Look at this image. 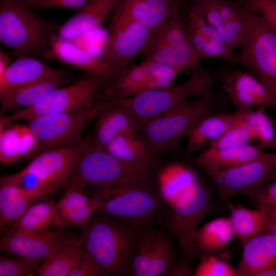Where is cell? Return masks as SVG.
<instances>
[{
  "mask_svg": "<svg viewBox=\"0 0 276 276\" xmlns=\"http://www.w3.org/2000/svg\"><path fill=\"white\" fill-rule=\"evenodd\" d=\"M81 227L82 248L106 275H129L139 229L99 212Z\"/></svg>",
  "mask_w": 276,
  "mask_h": 276,
  "instance_id": "cell-1",
  "label": "cell"
},
{
  "mask_svg": "<svg viewBox=\"0 0 276 276\" xmlns=\"http://www.w3.org/2000/svg\"><path fill=\"white\" fill-rule=\"evenodd\" d=\"M90 197L99 212L138 228L155 225L164 218L163 199L151 182L133 181L91 187Z\"/></svg>",
  "mask_w": 276,
  "mask_h": 276,
  "instance_id": "cell-2",
  "label": "cell"
},
{
  "mask_svg": "<svg viewBox=\"0 0 276 276\" xmlns=\"http://www.w3.org/2000/svg\"><path fill=\"white\" fill-rule=\"evenodd\" d=\"M57 28L18 0H0V42L17 58L51 55Z\"/></svg>",
  "mask_w": 276,
  "mask_h": 276,
  "instance_id": "cell-3",
  "label": "cell"
},
{
  "mask_svg": "<svg viewBox=\"0 0 276 276\" xmlns=\"http://www.w3.org/2000/svg\"><path fill=\"white\" fill-rule=\"evenodd\" d=\"M225 101L214 92L203 98L186 101L149 120L137 131L153 153L174 152L192 128L204 118L219 113Z\"/></svg>",
  "mask_w": 276,
  "mask_h": 276,
  "instance_id": "cell-4",
  "label": "cell"
},
{
  "mask_svg": "<svg viewBox=\"0 0 276 276\" xmlns=\"http://www.w3.org/2000/svg\"><path fill=\"white\" fill-rule=\"evenodd\" d=\"M217 80V75L199 64L192 68L188 78L180 84L145 91L124 100L111 101L123 105L130 110L138 131L149 120L183 102L211 95Z\"/></svg>",
  "mask_w": 276,
  "mask_h": 276,
  "instance_id": "cell-5",
  "label": "cell"
},
{
  "mask_svg": "<svg viewBox=\"0 0 276 276\" xmlns=\"http://www.w3.org/2000/svg\"><path fill=\"white\" fill-rule=\"evenodd\" d=\"M133 181L151 182L150 168L121 160L85 140L67 183L83 188Z\"/></svg>",
  "mask_w": 276,
  "mask_h": 276,
  "instance_id": "cell-6",
  "label": "cell"
},
{
  "mask_svg": "<svg viewBox=\"0 0 276 276\" xmlns=\"http://www.w3.org/2000/svg\"><path fill=\"white\" fill-rule=\"evenodd\" d=\"M211 199L208 189L198 181L169 207L163 219L190 266L202 254L195 236L210 208Z\"/></svg>",
  "mask_w": 276,
  "mask_h": 276,
  "instance_id": "cell-7",
  "label": "cell"
},
{
  "mask_svg": "<svg viewBox=\"0 0 276 276\" xmlns=\"http://www.w3.org/2000/svg\"><path fill=\"white\" fill-rule=\"evenodd\" d=\"M108 105L103 99L87 112L48 114L28 121L37 142L36 155L50 150L82 146L85 141L82 136L85 127Z\"/></svg>",
  "mask_w": 276,
  "mask_h": 276,
  "instance_id": "cell-8",
  "label": "cell"
},
{
  "mask_svg": "<svg viewBox=\"0 0 276 276\" xmlns=\"http://www.w3.org/2000/svg\"><path fill=\"white\" fill-rule=\"evenodd\" d=\"M240 48L236 64L255 75L276 99V30L258 14Z\"/></svg>",
  "mask_w": 276,
  "mask_h": 276,
  "instance_id": "cell-9",
  "label": "cell"
},
{
  "mask_svg": "<svg viewBox=\"0 0 276 276\" xmlns=\"http://www.w3.org/2000/svg\"><path fill=\"white\" fill-rule=\"evenodd\" d=\"M221 199L250 193L276 179V151L266 152L244 164L220 171L206 172Z\"/></svg>",
  "mask_w": 276,
  "mask_h": 276,
  "instance_id": "cell-10",
  "label": "cell"
},
{
  "mask_svg": "<svg viewBox=\"0 0 276 276\" xmlns=\"http://www.w3.org/2000/svg\"><path fill=\"white\" fill-rule=\"evenodd\" d=\"M82 146L50 150L36 155L25 168L16 173L21 186L26 190H36L59 188L67 183Z\"/></svg>",
  "mask_w": 276,
  "mask_h": 276,
  "instance_id": "cell-11",
  "label": "cell"
},
{
  "mask_svg": "<svg viewBox=\"0 0 276 276\" xmlns=\"http://www.w3.org/2000/svg\"><path fill=\"white\" fill-rule=\"evenodd\" d=\"M155 225L139 229L129 275H168L177 261V250L171 239Z\"/></svg>",
  "mask_w": 276,
  "mask_h": 276,
  "instance_id": "cell-12",
  "label": "cell"
},
{
  "mask_svg": "<svg viewBox=\"0 0 276 276\" xmlns=\"http://www.w3.org/2000/svg\"><path fill=\"white\" fill-rule=\"evenodd\" d=\"M104 80L100 77L92 75L65 87H59L35 105L15 113L13 119L29 121L48 114L87 112L93 107L96 93Z\"/></svg>",
  "mask_w": 276,
  "mask_h": 276,
  "instance_id": "cell-13",
  "label": "cell"
},
{
  "mask_svg": "<svg viewBox=\"0 0 276 276\" xmlns=\"http://www.w3.org/2000/svg\"><path fill=\"white\" fill-rule=\"evenodd\" d=\"M194 5L233 49L240 47L258 13L245 0H194Z\"/></svg>",
  "mask_w": 276,
  "mask_h": 276,
  "instance_id": "cell-14",
  "label": "cell"
},
{
  "mask_svg": "<svg viewBox=\"0 0 276 276\" xmlns=\"http://www.w3.org/2000/svg\"><path fill=\"white\" fill-rule=\"evenodd\" d=\"M154 40V33L148 26L129 19L112 18L101 58L112 65L125 68L139 54L148 52Z\"/></svg>",
  "mask_w": 276,
  "mask_h": 276,
  "instance_id": "cell-15",
  "label": "cell"
},
{
  "mask_svg": "<svg viewBox=\"0 0 276 276\" xmlns=\"http://www.w3.org/2000/svg\"><path fill=\"white\" fill-rule=\"evenodd\" d=\"M218 76L223 90L237 110L271 107L276 99L252 74L241 70L224 71Z\"/></svg>",
  "mask_w": 276,
  "mask_h": 276,
  "instance_id": "cell-16",
  "label": "cell"
},
{
  "mask_svg": "<svg viewBox=\"0 0 276 276\" xmlns=\"http://www.w3.org/2000/svg\"><path fill=\"white\" fill-rule=\"evenodd\" d=\"M185 27L188 37L200 60L217 58L236 64L237 53L207 22L194 4L188 11L187 24Z\"/></svg>",
  "mask_w": 276,
  "mask_h": 276,
  "instance_id": "cell-17",
  "label": "cell"
},
{
  "mask_svg": "<svg viewBox=\"0 0 276 276\" xmlns=\"http://www.w3.org/2000/svg\"><path fill=\"white\" fill-rule=\"evenodd\" d=\"M181 3V0H115L113 18L144 24L152 30L155 39L168 20L180 11Z\"/></svg>",
  "mask_w": 276,
  "mask_h": 276,
  "instance_id": "cell-18",
  "label": "cell"
},
{
  "mask_svg": "<svg viewBox=\"0 0 276 276\" xmlns=\"http://www.w3.org/2000/svg\"><path fill=\"white\" fill-rule=\"evenodd\" d=\"M67 236L63 229L43 234L6 233L0 240V249L8 255L32 260H44L50 256Z\"/></svg>",
  "mask_w": 276,
  "mask_h": 276,
  "instance_id": "cell-19",
  "label": "cell"
},
{
  "mask_svg": "<svg viewBox=\"0 0 276 276\" xmlns=\"http://www.w3.org/2000/svg\"><path fill=\"white\" fill-rule=\"evenodd\" d=\"M51 55L59 61L77 67L92 75L110 82L114 80L124 68L109 63L73 44L70 40L57 34L51 44Z\"/></svg>",
  "mask_w": 276,
  "mask_h": 276,
  "instance_id": "cell-20",
  "label": "cell"
},
{
  "mask_svg": "<svg viewBox=\"0 0 276 276\" xmlns=\"http://www.w3.org/2000/svg\"><path fill=\"white\" fill-rule=\"evenodd\" d=\"M83 187L71 186L55 204L53 227L64 229L73 226H81L98 211L99 202L84 193Z\"/></svg>",
  "mask_w": 276,
  "mask_h": 276,
  "instance_id": "cell-21",
  "label": "cell"
},
{
  "mask_svg": "<svg viewBox=\"0 0 276 276\" xmlns=\"http://www.w3.org/2000/svg\"><path fill=\"white\" fill-rule=\"evenodd\" d=\"M57 189L38 190L22 189L0 179V231L5 234L10 226L17 220L33 204Z\"/></svg>",
  "mask_w": 276,
  "mask_h": 276,
  "instance_id": "cell-22",
  "label": "cell"
},
{
  "mask_svg": "<svg viewBox=\"0 0 276 276\" xmlns=\"http://www.w3.org/2000/svg\"><path fill=\"white\" fill-rule=\"evenodd\" d=\"M107 101L108 106L97 117L95 130L91 139L95 145L105 149L118 136L137 132L130 110L118 102Z\"/></svg>",
  "mask_w": 276,
  "mask_h": 276,
  "instance_id": "cell-23",
  "label": "cell"
},
{
  "mask_svg": "<svg viewBox=\"0 0 276 276\" xmlns=\"http://www.w3.org/2000/svg\"><path fill=\"white\" fill-rule=\"evenodd\" d=\"M242 258L235 268L237 276H259L276 264V236L265 232L243 246Z\"/></svg>",
  "mask_w": 276,
  "mask_h": 276,
  "instance_id": "cell-24",
  "label": "cell"
},
{
  "mask_svg": "<svg viewBox=\"0 0 276 276\" xmlns=\"http://www.w3.org/2000/svg\"><path fill=\"white\" fill-rule=\"evenodd\" d=\"M115 0H88L78 11L61 26L57 34L71 40L100 28L110 13Z\"/></svg>",
  "mask_w": 276,
  "mask_h": 276,
  "instance_id": "cell-25",
  "label": "cell"
},
{
  "mask_svg": "<svg viewBox=\"0 0 276 276\" xmlns=\"http://www.w3.org/2000/svg\"><path fill=\"white\" fill-rule=\"evenodd\" d=\"M61 78H65L63 70L49 66L37 58L19 57L9 65L0 85V93L9 88Z\"/></svg>",
  "mask_w": 276,
  "mask_h": 276,
  "instance_id": "cell-26",
  "label": "cell"
},
{
  "mask_svg": "<svg viewBox=\"0 0 276 276\" xmlns=\"http://www.w3.org/2000/svg\"><path fill=\"white\" fill-rule=\"evenodd\" d=\"M266 152L249 143L220 150L208 148L198 156L189 158L194 165L204 172L234 168L253 160Z\"/></svg>",
  "mask_w": 276,
  "mask_h": 276,
  "instance_id": "cell-27",
  "label": "cell"
},
{
  "mask_svg": "<svg viewBox=\"0 0 276 276\" xmlns=\"http://www.w3.org/2000/svg\"><path fill=\"white\" fill-rule=\"evenodd\" d=\"M238 118L236 110L232 113H217L201 119L186 136V157L190 158L198 150L220 138L237 122Z\"/></svg>",
  "mask_w": 276,
  "mask_h": 276,
  "instance_id": "cell-28",
  "label": "cell"
},
{
  "mask_svg": "<svg viewBox=\"0 0 276 276\" xmlns=\"http://www.w3.org/2000/svg\"><path fill=\"white\" fill-rule=\"evenodd\" d=\"M227 204L236 235L242 246L256 236L269 232L272 221L270 208H256L251 210L228 202Z\"/></svg>",
  "mask_w": 276,
  "mask_h": 276,
  "instance_id": "cell-29",
  "label": "cell"
},
{
  "mask_svg": "<svg viewBox=\"0 0 276 276\" xmlns=\"http://www.w3.org/2000/svg\"><path fill=\"white\" fill-rule=\"evenodd\" d=\"M235 235L229 217H219L198 228L195 241L203 255L228 257V245Z\"/></svg>",
  "mask_w": 276,
  "mask_h": 276,
  "instance_id": "cell-30",
  "label": "cell"
},
{
  "mask_svg": "<svg viewBox=\"0 0 276 276\" xmlns=\"http://www.w3.org/2000/svg\"><path fill=\"white\" fill-rule=\"evenodd\" d=\"M199 181L196 172L179 163H173L163 168L158 174L160 195L169 207L173 206L183 192Z\"/></svg>",
  "mask_w": 276,
  "mask_h": 276,
  "instance_id": "cell-31",
  "label": "cell"
},
{
  "mask_svg": "<svg viewBox=\"0 0 276 276\" xmlns=\"http://www.w3.org/2000/svg\"><path fill=\"white\" fill-rule=\"evenodd\" d=\"M64 81L65 78L50 79L5 90L0 93L2 109L6 111L14 108L33 106L60 87Z\"/></svg>",
  "mask_w": 276,
  "mask_h": 276,
  "instance_id": "cell-32",
  "label": "cell"
},
{
  "mask_svg": "<svg viewBox=\"0 0 276 276\" xmlns=\"http://www.w3.org/2000/svg\"><path fill=\"white\" fill-rule=\"evenodd\" d=\"M105 149L115 157L129 163L150 168L155 163V154L137 132L118 136Z\"/></svg>",
  "mask_w": 276,
  "mask_h": 276,
  "instance_id": "cell-33",
  "label": "cell"
},
{
  "mask_svg": "<svg viewBox=\"0 0 276 276\" xmlns=\"http://www.w3.org/2000/svg\"><path fill=\"white\" fill-rule=\"evenodd\" d=\"M150 79L146 62L129 69L124 68L107 88L104 99L121 100L132 97L147 90Z\"/></svg>",
  "mask_w": 276,
  "mask_h": 276,
  "instance_id": "cell-34",
  "label": "cell"
},
{
  "mask_svg": "<svg viewBox=\"0 0 276 276\" xmlns=\"http://www.w3.org/2000/svg\"><path fill=\"white\" fill-rule=\"evenodd\" d=\"M82 246L80 236L67 235L58 248L43 260L37 275L69 276Z\"/></svg>",
  "mask_w": 276,
  "mask_h": 276,
  "instance_id": "cell-35",
  "label": "cell"
},
{
  "mask_svg": "<svg viewBox=\"0 0 276 276\" xmlns=\"http://www.w3.org/2000/svg\"><path fill=\"white\" fill-rule=\"evenodd\" d=\"M146 60L183 69L199 64V58L190 39L181 42L151 48Z\"/></svg>",
  "mask_w": 276,
  "mask_h": 276,
  "instance_id": "cell-36",
  "label": "cell"
},
{
  "mask_svg": "<svg viewBox=\"0 0 276 276\" xmlns=\"http://www.w3.org/2000/svg\"><path fill=\"white\" fill-rule=\"evenodd\" d=\"M55 206V203L51 198L36 202L10 226L6 233L48 232L53 227Z\"/></svg>",
  "mask_w": 276,
  "mask_h": 276,
  "instance_id": "cell-37",
  "label": "cell"
},
{
  "mask_svg": "<svg viewBox=\"0 0 276 276\" xmlns=\"http://www.w3.org/2000/svg\"><path fill=\"white\" fill-rule=\"evenodd\" d=\"M266 107L256 109L237 110L238 121L245 126L257 140L261 149L271 148L276 151V133L273 122L266 111Z\"/></svg>",
  "mask_w": 276,
  "mask_h": 276,
  "instance_id": "cell-38",
  "label": "cell"
},
{
  "mask_svg": "<svg viewBox=\"0 0 276 276\" xmlns=\"http://www.w3.org/2000/svg\"><path fill=\"white\" fill-rule=\"evenodd\" d=\"M25 129L14 128L4 131L1 130V151L0 159L2 163L7 164L16 162L19 158L26 155L30 150L35 153L37 148V142L32 141L36 139L29 127L24 134Z\"/></svg>",
  "mask_w": 276,
  "mask_h": 276,
  "instance_id": "cell-39",
  "label": "cell"
},
{
  "mask_svg": "<svg viewBox=\"0 0 276 276\" xmlns=\"http://www.w3.org/2000/svg\"><path fill=\"white\" fill-rule=\"evenodd\" d=\"M254 138L250 131L237 121L220 138L211 143L208 148L214 150H224L249 143Z\"/></svg>",
  "mask_w": 276,
  "mask_h": 276,
  "instance_id": "cell-40",
  "label": "cell"
},
{
  "mask_svg": "<svg viewBox=\"0 0 276 276\" xmlns=\"http://www.w3.org/2000/svg\"><path fill=\"white\" fill-rule=\"evenodd\" d=\"M42 260L0 257V276L27 275L38 268Z\"/></svg>",
  "mask_w": 276,
  "mask_h": 276,
  "instance_id": "cell-41",
  "label": "cell"
},
{
  "mask_svg": "<svg viewBox=\"0 0 276 276\" xmlns=\"http://www.w3.org/2000/svg\"><path fill=\"white\" fill-rule=\"evenodd\" d=\"M195 276H237L235 269L221 258L204 256L194 273Z\"/></svg>",
  "mask_w": 276,
  "mask_h": 276,
  "instance_id": "cell-42",
  "label": "cell"
},
{
  "mask_svg": "<svg viewBox=\"0 0 276 276\" xmlns=\"http://www.w3.org/2000/svg\"><path fill=\"white\" fill-rule=\"evenodd\" d=\"M246 196L255 208H268L276 211V179Z\"/></svg>",
  "mask_w": 276,
  "mask_h": 276,
  "instance_id": "cell-43",
  "label": "cell"
},
{
  "mask_svg": "<svg viewBox=\"0 0 276 276\" xmlns=\"http://www.w3.org/2000/svg\"><path fill=\"white\" fill-rule=\"evenodd\" d=\"M69 276H107L94 259L82 248L80 251Z\"/></svg>",
  "mask_w": 276,
  "mask_h": 276,
  "instance_id": "cell-44",
  "label": "cell"
},
{
  "mask_svg": "<svg viewBox=\"0 0 276 276\" xmlns=\"http://www.w3.org/2000/svg\"><path fill=\"white\" fill-rule=\"evenodd\" d=\"M33 10L58 8L79 9L88 0H18Z\"/></svg>",
  "mask_w": 276,
  "mask_h": 276,
  "instance_id": "cell-45",
  "label": "cell"
},
{
  "mask_svg": "<svg viewBox=\"0 0 276 276\" xmlns=\"http://www.w3.org/2000/svg\"><path fill=\"white\" fill-rule=\"evenodd\" d=\"M251 8L276 30V0H245Z\"/></svg>",
  "mask_w": 276,
  "mask_h": 276,
  "instance_id": "cell-46",
  "label": "cell"
},
{
  "mask_svg": "<svg viewBox=\"0 0 276 276\" xmlns=\"http://www.w3.org/2000/svg\"><path fill=\"white\" fill-rule=\"evenodd\" d=\"M190 266L188 264L186 259L182 256L180 258H178L175 265L170 272L168 275H192Z\"/></svg>",
  "mask_w": 276,
  "mask_h": 276,
  "instance_id": "cell-47",
  "label": "cell"
},
{
  "mask_svg": "<svg viewBox=\"0 0 276 276\" xmlns=\"http://www.w3.org/2000/svg\"><path fill=\"white\" fill-rule=\"evenodd\" d=\"M10 58L8 53L2 48L0 49V85L4 81L6 71L10 64Z\"/></svg>",
  "mask_w": 276,
  "mask_h": 276,
  "instance_id": "cell-48",
  "label": "cell"
},
{
  "mask_svg": "<svg viewBox=\"0 0 276 276\" xmlns=\"http://www.w3.org/2000/svg\"><path fill=\"white\" fill-rule=\"evenodd\" d=\"M270 209L272 212V221L269 232L276 236V211Z\"/></svg>",
  "mask_w": 276,
  "mask_h": 276,
  "instance_id": "cell-49",
  "label": "cell"
},
{
  "mask_svg": "<svg viewBox=\"0 0 276 276\" xmlns=\"http://www.w3.org/2000/svg\"><path fill=\"white\" fill-rule=\"evenodd\" d=\"M259 276H276V264L261 273Z\"/></svg>",
  "mask_w": 276,
  "mask_h": 276,
  "instance_id": "cell-50",
  "label": "cell"
}]
</instances>
